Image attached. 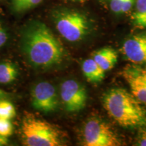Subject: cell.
Here are the masks:
<instances>
[{"label": "cell", "instance_id": "cell-19", "mask_svg": "<svg viewBox=\"0 0 146 146\" xmlns=\"http://www.w3.org/2000/svg\"><path fill=\"white\" fill-rule=\"evenodd\" d=\"M7 40H8V35L0 24V47H2L6 43Z\"/></svg>", "mask_w": 146, "mask_h": 146}, {"label": "cell", "instance_id": "cell-11", "mask_svg": "<svg viewBox=\"0 0 146 146\" xmlns=\"http://www.w3.org/2000/svg\"><path fill=\"white\" fill-rule=\"evenodd\" d=\"M82 71L87 81L90 83H99L105 77V71L92 58L83 62Z\"/></svg>", "mask_w": 146, "mask_h": 146}, {"label": "cell", "instance_id": "cell-7", "mask_svg": "<svg viewBox=\"0 0 146 146\" xmlns=\"http://www.w3.org/2000/svg\"><path fill=\"white\" fill-rule=\"evenodd\" d=\"M32 105L37 110L49 113L56 111L58 107V96L56 89L48 82H40L33 89Z\"/></svg>", "mask_w": 146, "mask_h": 146}, {"label": "cell", "instance_id": "cell-10", "mask_svg": "<svg viewBox=\"0 0 146 146\" xmlns=\"http://www.w3.org/2000/svg\"><path fill=\"white\" fill-rule=\"evenodd\" d=\"M92 58L104 70L113 68L118 60V54L111 47H104L93 53Z\"/></svg>", "mask_w": 146, "mask_h": 146}, {"label": "cell", "instance_id": "cell-1", "mask_svg": "<svg viewBox=\"0 0 146 146\" xmlns=\"http://www.w3.org/2000/svg\"><path fill=\"white\" fill-rule=\"evenodd\" d=\"M22 50L33 66L47 68L62 61V45L44 24L35 23L24 33Z\"/></svg>", "mask_w": 146, "mask_h": 146}, {"label": "cell", "instance_id": "cell-21", "mask_svg": "<svg viewBox=\"0 0 146 146\" xmlns=\"http://www.w3.org/2000/svg\"><path fill=\"white\" fill-rule=\"evenodd\" d=\"M8 143V139L6 137L0 136V146L7 145Z\"/></svg>", "mask_w": 146, "mask_h": 146}, {"label": "cell", "instance_id": "cell-17", "mask_svg": "<svg viewBox=\"0 0 146 146\" xmlns=\"http://www.w3.org/2000/svg\"><path fill=\"white\" fill-rule=\"evenodd\" d=\"M124 0H110L111 10L115 14H121L122 7H123Z\"/></svg>", "mask_w": 146, "mask_h": 146}, {"label": "cell", "instance_id": "cell-12", "mask_svg": "<svg viewBox=\"0 0 146 146\" xmlns=\"http://www.w3.org/2000/svg\"><path fill=\"white\" fill-rule=\"evenodd\" d=\"M132 21L137 28L146 29V0H137Z\"/></svg>", "mask_w": 146, "mask_h": 146}, {"label": "cell", "instance_id": "cell-2", "mask_svg": "<svg viewBox=\"0 0 146 146\" xmlns=\"http://www.w3.org/2000/svg\"><path fill=\"white\" fill-rule=\"evenodd\" d=\"M102 104L108 114L124 128L146 125V110L141 102L122 88H114L102 96Z\"/></svg>", "mask_w": 146, "mask_h": 146}, {"label": "cell", "instance_id": "cell-6", "mask_svg": "<svg viewBox=\"0 0 146 146\" xmlns=\"http://www.w3.org/2000/svg\"><path fill=\"white\" fill-rule=\"evenodd\" d=\"M60 96L66 110L68 112H79L86 105V89L75 80H66L62 83Z\"/></svg>", "mask_w": 146, "mask_h": 146}, {"label": "cell", "instance_id": "cell-15", "mask_svg": "<svg viewBox=\"0 0 146 146\" xmlns=\"http://www.w3.org/2000/svg\"><path fill=\"white\" fill-rule=\"evenodd\" d=\"M16 112L14 105L10 102L0 101V118L10 120L16 116Z\"/></svg>", "mask_w": 146, "mask_h": 146}, {"label": "cell", "instance_id": "cell-18", "mask_svg": "<svg viewBox=\"0 0 146 146\" xmlns=\"http://www.w3.org/2000/svg\"><path fill=\"white\" fill-rule=\"evenodd\" d=\"M133 3H134V0H124L123 7H122L121 14L127 13L129 10L132 8Z\"/></svg>", "mask_w": 146, "mask_h": 146}, {"label": "cell", "instance_id": "cell-22", "mask_svg": "<svg viewBox=\"0 0 146 146\" xmlns=\"http://www.w3.org/2000/svg\"><path fill=\"white\" fill-rule=\"evenodd\" d=\"M9 95V94L8 93H6L5 91L1 90V89H0V100L3 99V98H5V97H7Z\"/></svg>", "mask_w": 146, "mask_h": 146}, {"label": "cell", "instance_id": "cell-13", "mask_svg": "<svg viewBox=\"0 0 146 146\" xmlns=\"http://www.w3.org/2000/svg\"><path fill=\"white\" fill-rule=\"evenodd\" d=\"M18 76L17 68L13 64L5 62L0 64V83H12Z\"/></svg>", "mask_w": 146, "mask_h": 146}, {"label": "cell", "instance_id": "cell-16", "mask_svg": "<svg viewBox=\"0 0 146 146\" xmlns=\"http://www.w3.org/2000/svg\"><path fill=\"white\" fill-rule=\"evenodd\" d=\"M13 133V125L10 120L0 118V136L10 137Z\"/></svg>", "mask_w": 146, "mask_h": 146}, {"label": "cell", "instance_id": "cell-4", "mask_svg": "<svg viewBox=\"0 0 146 146\" xmlns=\"http://www.w3.org/2000/svg\"><path fill=\"white\" fill-rule=\"evenodd\" d=\"M54 22L58 31L70 42L81 41L90 31L89 19L77 11H58L54 14Z\"/></svg>", "mask_w": 146, "mask_h": 146}, {"label": "cell", "instance_id": "cell-9", "mask_svg": "<svg viewBox=\"0 0 146 146\" xmlns=\"http://www.w3.org/2000/svg\"><path fill=\"white\" fill-rule=\"evenodd\" d=\"M121 51L131 62L146 66V33L129 36L124 41Z\"/></svg>", "mask_w": 146, "mask_h": 146}, {"label": "cell", "instance_id": "cell-14", "mask_svg": "<svg viewBox=\"0 0 146 146\" xmlns=\"http://www.w3.org/2000/svg\"><path fill=\"white\" fill-rule=\"evenodd\" d=\"M43 0H12L13 8L16 12H24L39 5Z\"/></svg>", "mask_w": 146, "mask_h": 146}, {"label": "cell", "instance_id": "cell-23", "mask_svg": "<svg viewBox=\"0 0 146 146\" xmlns=\"http://www.w3.org/2000/svg\"><path fill=\"white\" fill-rule=\"evenodd\" d=\"M69 1H77V2H81V3H82V2H84V1H86V0H69Z\"/></svg>", "mask_w": 146, "mask_h": 146}, {"label": "cell", "instance_id": "cell-5", "mask_svg": "<svg viewBox=\"0 0 146 146\" xmlns=\"http://www.w3.org/2000/svg\"><path fill=\"white\" fill-rule=\"evenodd\" d=\"M83 141L87 146H117L118 137L109 125L97 118L89 119L83 129Z\"/></svg>", "mask_w": 146, "mask_h": 146}, {"label": "cell", "instance_id": "cell-8", "mask_svg": "<svg viewBox=\"0 0 146 146\" xmlns=\"http://www.w3.org/2000/svg\"><path fill=\"white\" fill-rule=\"evenodd\" d=\"M131 89V94L146 105V68L139 65H127L121 72Z\"/></svg>", "mask_w": 146, "mask_h": 146}, {"label": "cell", "instance_id": "cell-3", "mask_svg": "<svg viewBox=\"0 0 146 146\" xmlns=\"http://www.w3.org/2000/svg\"><path fill=\"white\" fill-rule=\"evenodd\" d=\"M23 143L27 146L62 145L60 131L48 122L25 117L21 125Z\"/></svg>", "mask_w": 146, "mask_h": 146}, {"label": "cell", "instance_id": "cell-20", "mask_svg": "<svg viewBox=\"0 0 146 146\" xmlns=\"http://www.w3.org/2000/svg\"><path fill=\"white\" fill-rule=\"evenodd\" d=\"M139 145L141 146H146V130L142 135L141 140L139 141Z\"/></svg>", "mask_w": 146, "mask_h": 146}]
</instances>
